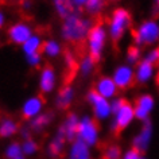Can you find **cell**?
I'll return each mask as SVG.
<instances>
[{"label":"cell","mask_w":159,"mask_h":159,"mask_svg":"<svg viewBox=\"0 0 159 159\" xmlns=\"http://www.w3.org/2000/svg\"><path fill=\"white\" fill-rule=\"evenodd\" d=\"M93 23L90 19L84 18L77 10L73 11L69 16L62 19L59 27V35L65 42L78 45L86 42L89 30L92 29Z\"/></svg>","instance_id":"obj_1"},{"label":"cell","mask_w":159,"mask_h":159,"mask_svg":"<svg viewBox=\"0 0 159 159\" xmlns=\"http://www.w3.org/2000/svg\"><path fill=\"white\" fill-rule=\"evenodd\" d=\"M105 39H107V30L101 22H97L92 26L89 30L88 38H86V51L88 55H90L94 61H98L102 55V50L105 46Z\"/></svg>","instance_id":"obj_2"},{"label":"cell","mask_w":159,"mask_h":159,"mask_svg":"<svg viewBox=\"0 0 159 159\" xmlns=\"http://www.w3.org/2000/svg\"><path fill=\"white\" fill-rule=\"evenodd\" d=\"M98 134H100V129H98V124L96 119L92 116H88V115L80 117L77 139L82 140L89 147H94L98 143Z\"/></svg>","instance_id":"obj_3"},{"label":"cell","mask_w":159,"mask_h":159,"mask_svg":"<svg viewBox=\"0 0 159 159\" xmlns=\"http://www.w3.org/2000/svg\"><path fill=\"white\" fill-rule=\"evenodd\" d=\"M131 23V15L128 14V11L117 8L115 10L109 19V35L112 38L113 42H119L124 34V31L127 30V27Z\"/></svg>","instance_id":"obj_4"},{"label":"cell","mask_w":159,"mask_h":159,"mask_svg":"<svg viewBox=\"0 0 159 159\" xmlns=\"http://www.w3.org/2000/svg\"><path fill=\"white\" fill-rule=\"evenodd\" d=\"M35 33L34 27L27 20H18L12 23L7 30V39L10 43L20 47L31 35Z\"/></svg>","instance_id":"obj_5"},{"label":"cell","mask_w":159,"mask_h":159,"mask_svg":"<svg viewBox=\"0 0 159 159\" xmlns=\"http://www.w3.org/2000/svg\"><path fill=\"white\" fill-rule=\"evenodd\" d=\"M58 86V73L53 66H43L38 75V90L41 94H51Z\"/></svg>","instance_id":"obj_6"},{"label":"cell","mask_w":159,"mask_h":159,"mask_svg":"<svg viewBox=\"0 0 159 159\" xmlns=\"http://www.w3.org/2000/svg\"><path fill=\"white\" fill-rule=\"evenodd\" d=\"M138 45H150L159 41V25L154 20L144 22L132 33Z\"/></svg>","instance_id":"obj_7"},{"label":"cell","mask_w":159,"mask_h":159,"mask_svg":"<svg viewBox=\"0 0 159 159\" xmlns=\"http://www.w3.org/2000/svg\"><path fill=\"white\" fill-rule=\"evenodd\" d=\"M86 101L92 107L93 117L96 120H105L107 117H109L112 109H111V104H109L108 98L100 96L96 90L92 89L86 94Z\"/></svg>","instance_id":"obj_8"},{"label":"cell","mask_w":159,"mask_h":159,"mask_svg":"<svg viewBox=\"0 0 159 159\" xmlns=\"http://www.w3.org/2000/svg\"><path fill=\"white\" fill-rule=\"evenodd\" d=\"M45 100L41 94H33L25 98L20 105V115L27 121L45 112Z\"/></svg>","instance_id":"obj_9"},{"label":"cell","mask_w":159,"mask_h":159,"mask_svg":"<svg viewBox=\"0 0 159 159\" xmlns=\"http://www.w3.org/2000/svg\"><path fill=\"white\" fill-rule=\"evenodd\" d=\"M115 115H116V117H115L113 124H112V131L116 136H119V135L121 134V131L125 129L129 123L132 121V119L135 116V111H134L132 107L125 101L124 105H123L119 111H116Z\"/></svg>","instance_id":"obj_10"},{"label":"cell","mask_w":159,"mask_h":159,"mask_svg":"<svg viewBox=\"0 0 159 159\" xmlns=\"http://www.w3.org/2000/svg\"><path fill=\"white\" fill-rule=\"evenodd\" d=\"M66 138L65 135L61 132V129H57V132H55L51 139L49 140L46 146V155L49 157L50 159H57L62 155L63 150H65V146H66Z\"/></svg>","instance_id":"obj_11"},{"label":"cell","mask_w":159,"mask_h":159,"mask_svg":"<svg viewBox=\"0 0 159 159\" xmlns=\"http://www.w3.org/2000/svg\"><path fill=\"white\" fill-rule=\"evenodd\" d=\"M78 123H80V117L77 113L70 112L67 113L65 119H63L62 124L58 127L61 129V132L65 135L67 142H73L77 139V129H78Z\"/></svg>","instance_id":"obj_12"},{"label":"cell","mask_w":159,"mask_h":159,"mask_svg":"<svg viewBox=\"0 0 159 159\" xmlns=\"http://www.w3.org/2000/svg\"><path fill=\"white\" fill-rule=\"evenodd\" d=\"M74 97H75L74 86L70 85V84L63 85L62 88L57 92V96H55V100H54L57 109H59V111L67 109L71 104H73Z\"/></svg>","instance_id":"obj_13"},{"label":"cell","mask_w":159,"mask_h":159,"mask_svg":"<svg viewBox=\"0 0 159 159\" xmlns=\"http://www.w3.org/2000/svg\"><path fill=\"white\" fill-rule=\"evenodd\" d=\"M54 113L50 111H45L43 113H41L39 116L31 119L27 121V124L33 131V134H42L51 125V123L54 121Z\"/></svg>","instance_id":"obj_14"},{"label":"cell","mask_w":159,"mask_h":159,"mask_svg":"<svg viewBox=\"0 0 159 159\" xmlns=\"http://www.w3.org/2000/svg\"><path fill=\"white\" fill-rule=\"evenodd\" d=\"M20 124L12 116L0 117V139H11L19 134Z\"/></svg>","instance_id":"obj_15"},{"label":"cell","mask_w":159,"mask_h":159,"mask_svg":"<svg viewBox=\"0 0 159 159\" xmlns=\"http://www.w3.org/2000/svg\"><path fill=\"white\" fill-rule=\"evenodd\" d=\"M67 158L69 159H92L90 147L85 144L82 140L75 139L70 142V146L67 148Z\"/></svg>","instance_id":"obj_16"},{"label":"cell","mask_w":159,"mask_h":159,"mask_svg":"<svg viewBox=\"0 0 159 159\" xmlns=\"http://www.w3.org/2000/svg\"><path fill=\"white\" fill-rule=\"evenodd\" d=\"M113 81L116 84L117 88L125 89L128 86L132 85L134 82V71L131 70V67L128 66H120L113 71Z\"/></svg>","instance_id":"obj_17"},{"label":"cell","mask_w":159,"mask_h":159,"mask_svg":"<svg viewBox=\"0 0 159 159\" xmlns=\"http://www.w3.org/2000/svg\"><path fill=\"white\" fill-rule=\"evenodd\" d=\"M94 90L100 94V96L105 97V98H109V97H113L116 94V90H117V86L115 84V81L109 77H100L97 80L96 85H94Z\"/></svg>","instance_id":"obj_18"},{"label":"cell","mask_w":159,"mask_h":159,"mask_svg":"<svg viewBox=\"0 0 159 159\" xmlns=\"http://www.w3.org/2000/svg\"><path fill=\"white\" fill-rule=\"evenodd\" d=\"M42 55L45 58H49V59H55L58 58L59 55L63 53V49H62V45L58 39L55 38H47L43 41V46H42Z\"/></svg>","instance_id":"obj_19"},{"label":"cell","mask_w":159,"mask_h":159,"mask_svg":"<svg viewBox=\"0 0 159 159\" xmlns=\"http://www.w3.org/2000/svg\"><path fill=\"white\" fill-rule=\"evenodd\" d=\"M152 107H154V98L150 94H143L136 100V105H135L134 109L135 116L138 119H147Z\"/></svg>","instance_id":"obj_20"},{"label":"cell","mask_w":159,"mask_h":159,"mask_svg":"<svg viewBox=\"0 0 159 159\" xmlns=\"http://www.w3.org/2000/svg\"><path fill=\"white\" fill-rule=\"evenodd\" d=\"M43 41H45V39H43V37L41 34L34 33L20 46L22 53L25 54V57H26V55H30V54H34V53H41V51H42V46H43Z\"/></svg>","instance_id":"obj_21"},{"label":"cell","mask_w":159,"mask_h":159,"mask_svg":"<svg viewBox=\"0 0 159 159\" xmlns=\"http://www.w3.org/2000/svg\"><path fill=\"white\" fill-rule=\"evenodd\" d=\"M151 135H152V128H151V125L147 123V124L143 125V128H142L140 132H139L138 136L135 138V140H134V148L138 150L139 152H140V151L147 150V147H148V143L151 140Z\"/></svg>","instance_id":"obj_22"},{"label":"cell","mask_w":159,"mask_h":159,"mask_svg":"<svg viewBox=\"0 0 159 159\" xmlns=\"http://www.w3.org/2000/svg\"><path fill=\"white\" fill-rule=\"evenodd\" d=\"M94 67H96V61H94L90 55L86 54L78 61L77 71L82 75V77H89V75L94 71Z\"/></svg>","instance_id":"obj_23"},{"label":"cell","mask_w":159,"mask_h":159,"mask_svg":"<svg viewBox=\"0 0 159 159\" xmlns=\"http://www.w3.org/2000/svg\"><path fill=\"white\" fill-rule=\"evenodd\" d=\"M51 2H53L55 14L61 19H65L66 16H69L73 11H75L74 7L71 6L70 0H51Z\"/></svg>","instance_id":"obj_24"},{"label":"cell","mask_w":159,"mask_h":159,"mask_svg":"<svg viewBox=\"0 0 159 159\" xmlns=\"http://www.w3.org/2000/svg\"><path fill=\"white\" fill-rule=\"evenodd\" d=\"M22 152H23V157L25 158H33L35 157L38 152H39V143L37 139L34 138H30V139H25L22 140Z\"/></svg>","instance_id":"obj_25"},{"label":"cell","mask_w":159,"mask_h":159,"mask_svg":"<svg viewBox=\"0 0 159 159\" xmlns=\"http://www.w3.org/2000/svg\"><path fill=\"white\" fill-rule=\"evenodd\" d=\"M3 155H4L6 159H18V158L23 157L20 142H16V140L8 142V143L6 144V147H4Z\"/></svg>","instance_id":"obj_26"},{"label":"cell","mask_w":159,"mask_h":159,"mask_svg":"<svg viewBox=\"0 0 159 159\" xmlns=\"http://www.w3.org/2000/svg\"><path fill=\"white\" fill-rule=\"evenodd\" d=\"M152 75V65L147 61H143L140 62V65L138 67V71H136V78L139 82H146L147 80L151 78Z\"/></svg>","instance_id":"obj_27"},{"label":"cell","mask_w":159,"mask_h":159,"mask_svg":"<svg viewBox=\"0 0 159 159\" xmlns=\"http://www.w3.org/2000/svg\"><path fill=\"white\" fill-rule=\"evenodd\" d=\"M84 8L90 16H98L104 8V0H88Z\"/></svg>","instance_id":"obj_28"},{"label":"cell","mask_w":159,"mask_h":159,"mask_svg":"<svg viewBox=\"0 0 159 159\" xmlns=\"http://www.w3.org/2000/svg\"><path fill=\"white\" fill-rule=\"evenodd\" d=\"M63 62H65V67L67 70H74L75 67L78 65V61H77V57H75V54L73 51L67 50L65 51V54H63Z\"/></svg>","instance_id":"obj_29"},{"label":"cell","mask_w":159,"mask_h":159,"mask_svg":"<svg viewBox=\"0 0 159 159\" xmlns=\"http://www.w3.org/2000/svg\"><path fill=\"white\" fill-rule=\"evenodd\" d=\"M26 63L33 69H37V67H41L43 63V55L42 53H34L30 55H26Z\"/></svg>","instance_id":"obj_30"},{"label":"cell","mask_w":159,"mask_h":159,"mask_svg":"<svg viewBox=\"0 0 159 159\" xmlns=\"http://www.w3.org/2000/svg\"><path fill=\"white\" fill-rule=\"evenodd\" d=\"M120 158V148L115 144L107 146L102 152V159H119Z\"/></svg>","instance_id":"obj_31"},{"label":"cell","mask_w":159,"mask_h":159,"mask_svg":"<svg viewBox=\"0 0 159 159\" xmlns=\"http://www.w3.org/2000/svg\"><path fill=\"white\" fill-rule=\"evenodd\" d=\"M139 55H140V51H139V49L136 46L128 47V51H127V59H128V62H131V63L136 62Z\"/></svg>","instance_id":"obj_32"},{"label":"cell","mask_w":159,"mask_h":159,"mask_svg":"<svg viewBox=\"0 0 159 159\" xmlns=\"http://www.w3.org/2000/svg\"><path fill=\"white\" fill-rule=\"evenodd\" d=\"M19 136L22 138V140L33 138V131H31V128L29 127V124L20 125V128H19Z\"/></svg>","instance_id":"obj_33"},{"label":"cell","mask_w":159,"mask_h":159,"mask_svg":"<svg viewBox=\"0 0 159 159\" xmlns=\"http://www.w3.org/2000/svg\"><path fill=\"white\" fill-rule=\"evenodd\" d=\"M146 61L150 62L151 65H154V63H158L159 62V47H158V49H154L152 51H150V54L147 55Z\"/></svg>","instance_id":"obj_34"},{"label":"cell","mask_w":159,"mask_h":159,"mask_svg":"<svg viewBox=\"0 0 159 159\" xmlns=\"http://www.w3.org/2000/svg\"><path fill=\"white\" fill-rule=\"evenodd\" d=\"M124 159H142V158H140V154H139V151L132 148V150H129L128 152L125 154Z\"/></svg>","instance_id":"obj_35"},{"label":"cell","mask_w":159,"mask_h":159,"mask_svg":"<svg viewBox=\"0 0 159 159\" xmlns=\"http://www.w3.org/2000/svg\"><path fill=\"white\" fill-rule=\"evenodd\" d=\"M70 2H71V6L74 7V10H77V11H78V10L84 8L88 0H70Z\"/></svg>","instance_id":"obj_36"},{"label":"cell","mask_w":159,"mask_h":159,"mask_svg":"<svg viewBox=\"0 0 159 159\" xmlns=\"http://www.w3.org/2000/svg\"><path fill=\"white\" fill-rule=\"evenodd\" d=\"M6 23H7V15L3 10H0V30L6 26Z\"/></svg>","instance_id":"obj_37"},{"label":"cell","mask_w":159,"mask_h":159,"mask_svg":"<svg viewBox=\"0 0 159 159\" xmlns=\"http://www.w3.org/2000/svg\"><path fill=\"white\" fill-rule=\"evenodd\" d=\"M22 8L25 11H30L33 8V0H25V2H22Z\"/></svg>","instance_id":"obj_38"},{"label":"cell","mask_w":159,"mask_h":159,"mask_svg":"<svg viewBox=\"0 0 159 159\" xmlns=\"http://www.w3.org/2000/svg\"><path fill=\"white\" fill-rule=\"evenodd\" d=\"M157 82H158V85H159V74H158V77H157Z\"/></svg>","instance_id":"obj_39"},{"label":"cell","mask_w":159,"mask_h":159,"mask_svg":"<svg viewBox=\"0 0 159 159\" xmlns=\"http://www.w3.org/2000/svg\"><path fill=\"white\" fill-rule=\"evenodd\" d=\"M18 159H27V158H25V157H20V158H18Z\"/></svg>","instance_id":"obj_40"},{"label":"cell","mask_w":159,"mask_h":159,"mask_svg":"<svg viewBox=\"0 0 159 159\" xmlns=\"http://www.w3.org/2000/svg\"><path fill=\"white\" fill-rule=\"evenodd\" d=\"M0 34H2V30H0Z\"/></svg>","instance_id":"obj_41"},{"label":"cell","mask_w":159,"mask_h":159,"mask_svg":"<svg viewBox=\"0 0 159 159\" xmlns=\"http://www.w3.org/2000/svg\"><path fill=\"white\" fill-rule=\"evenodd\" d=\"M20 2H25V0H20Z\"/></svg>","instance_id":"obj_42"},{"label":"cell","mask_w":159,"mask_h":159,"mask_svg":"<svg viewBox=\"0 0 159 159\" xmlns=\"http://www.w3.org/2000/svg\"><path fill=\"white\" fill-rule=\"evenodd\" d=\"M142 159H143V158H142Z\"/></svg>","instance_id":"obj_43"}]
</instances>
